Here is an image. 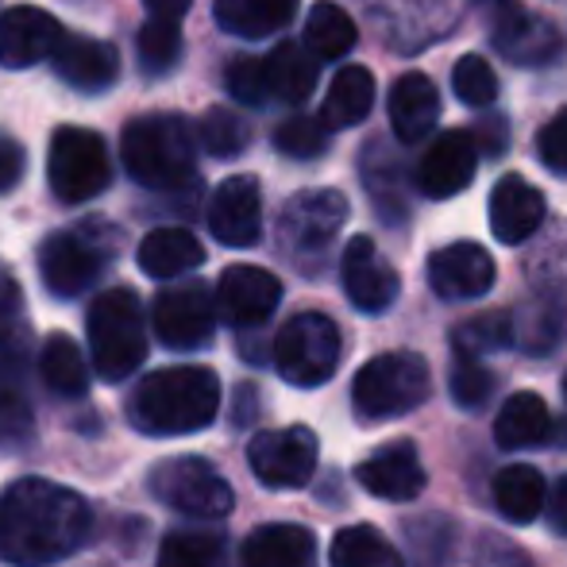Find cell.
<instances>
[{
    "label": "cell",
    "mask_w": 567,
    "mask_h": 567,
    "mask_svg": "<svg viewBox=\"0 0 567 567\" xmlns=\"http://www.w3.org/2000/svg\"><path fill=\"white\" fill-rule=\"evenodd\" d=\"M491 20V43L517 66H545L560 54L564 39L545 16L525 12L517 0H478Z\"/></svg>",
    "instance_id": "13"
},
{
    "label": "cell",
    "mask_w": 567,
    "mask_h": 567,
    "mask_svg": "<svg viewBox=\"0 0 567 567\" xmlns=\"http://www.w3.org/2000/svg\"><path fill=\"white\" fill-rule=\"evenodd\" d=\"M429 286L441 293L444 301H471L483 298L494 286V259L486 247L460 239L441 251L429 255Z\"/></svg>",
    "instance_id": "19"
},
{
    "label": "cell",
    "mask_w": 567,
    "mask_h": 567,
    "mask_svg": "<svg viewBox=\"0 0 567 567\" xmlns=\"http://www.w3.org/2000/svg\"><path fill=\"white\" fill-rule=\"evenodd\" d=\"M12 329H16V313L8 301H0V348H4L8 340H12Z\"/></svg>",
    "instance_id": "48"
},
{
    "label": "cell",
    "mask_w": 567,
    "mask_h": 567,
    "mask_svg": "<svg viewBox=\"0 0 567 567\" xmlns=\"http://www.w3.org/2000/svg\"><path fill=\"white\" fill-rule=\"evenodd\" d=\"M140 47V70L147 78H163L178 66L182 59V28L171 20H147L135 35Z\"/></svg>",
    "instance_id": "35"
},
{
    "label": "cell",
    "mask_w": 567,
    "mask_h": 567,
    "mask_svg": "<svg viewBox=\"0 0 567 567\" xmlns=\"http://www.w3.org/2000/svg\"><path fill=\"white\" fill-rule=\"evenodd\" d=\"M455 355H486V351H502L506 343H514V317L509 313H478L471 321H463L452 332Z\"/></svg>",
    "instance_id": "36"
},
{
    "label": "cell",
    "mask_w": 567,
    "mask_h": 567,
    "mask_svg": "<svg viewBox=\"0 0 567 567\" xmlns=\"http://www.w3.org/2000/svg\"><path fill=\"white\" fill-rule=\"evenodd\" d=\"M494 506L506 522L529 525L533 517L545 514L548 506V486L545 475L529 463H509L494 475Z\"/></svg>",
    "instance_id": "28"
},
{
    "label": "cell",
    "mask_w": 567,
    "mask_h": 567,
    "mask_svg": "<svg viewBox=\"0 0 567 567\" xmlns=\"http://www.w3.org/2000/svg\"><path fill=\"white\" fill-rule=\"evenodd\" d=\"M433 394V371L417 351H386L359 367L351 405L363 421H394L413 413Z\"/></svg>",
    "instance_id": "4"
},
{
    "label": "cell",
    "mask_w": 567,
    "mask_h": 567,
    "mask_svg": "<svg viewBox=\"0 0 567 567\" xmlns=\"http://www.w3.org/2000/svg\"><path fill=\"white\" fill-rule=\"evenodd\" d=\"M151 494H155L163 506L178 509L197 522H217V517L231 514V486L220 478V471L209 460H197V455H174L163 460L151 471Z\"/></svg>",
    "instance_id": "9"
},
{
    "label": "cell",
    "mask_w": 567,
    "mask_h": 567,
    "mask_svg": "<svg viewBox=\"0 0 567 567\" xmlns=\"http://www.w3.org/2000/svg\"><path fill=\"white\" fill-rule=\"evenodd\" d=\"M564 394H567V374H564Z\"/></svg>",
    "instance_id": "49"
},
{
    "label": "cell",
    "mask_w": 567,
    "mask_h": 567,
    "mask_svg": "<svg viewBox=\"0 0 567 567\" xmlns=\"http://www.w3.org/2000/svg\"><path fill=\"white\" fill-rule=\"evenodd\" d=\"M332 567H405L402 553L371 525H351L332 537Z\"/></svg>",
    "instance_id": "33"
},
{
    "label": "cell",
    "mask_w": 567,
    "mask_h": 567,
    "mask_svg": "<svg viewBox=\"0 0 567 567\" xmlns=\"http://www.w3.org/2000/svg\"><path fill=\"white\" fill-rule=\"evenodd\" d=\"M135 259H140L143 275L178 278V275H186V270L202 267L205 247H202V239H197L194 231H186V228H155V231H147V236H143Z\"/></svg>",
    "instance_id": "26"
},
{
    "label": "cell",
    "mask_w": 567,
    "mask_h": 567,
    "mask_svg": "<svg viewBox=\"0 0 567 567\" xmlns=\"http://www.w3.org/2000/svg\"><path fill=\"white\" fill-rule=\"evenodd\" d=\"M262 62H267V85L275 101L301 105V101H309V93L317 90V62L321 59H317L306 43L286 39V43H278Z\"/></svg>",
    "instance_id": "27"
},
{
    "label": "cell",
    "mask_w": 567,
    "mask_h": 567,
    "mask_svg": "<svg viewBox=\"0 0 567 567\" xmlns=\"http://www.w3.org/2000/svg\"><path fill=\"white\" fill-rule=\"evenodd\" d=\"M452 85L467 109H491L498 101V74L483 54H463L452 70Z\"/></svg>",
    "instance_id": "39"
},
{
    "label": "cell",
    "mask_w": 567,
    "mask_h": 567,
    "mask_svg": "<svg viewBox=\"0 0 567 567\" xmlns=\"http://www.w3.org/2000/svg\"><path fill=\"white\" fill-rule=\"evenodd\" d=\"M478 166V143L471 132H441L417 163V189L433 202L455 197L471 186Z\"/></svg>",
    "instance_id": "18"
},
{
    "label": "cell",
    "mask_w": 567,
    "mask_h": 567,
    "mask_svg": "<svg viewBox=\"0 0 567 567\" xmlns=\"http://www.w3.org/2000/svg\"><path fill=\"white\" fill-rule=\"evenodd\" d=\"M23 171H28V155H23V147L12 140V135L0 132V194H8V189L20 186Z\"/></svg>",
    "instance_id": "45"
},
{
    "label": "cell",
    "mask_w": 567,
    "mask_h": 567,
    "mask_svg": "<svg viewBox=\"0 0 567 567\" xmlns=\"http://www.w3.org/2000/svg\"><path fill=\"white\" fill-rule=\"evenodd\" d=\"M47 182L62 205H85L101 197L113 182V158H109L105 140L90 127H54L51 155H47Z\"/></svg>",
    "instance_id": "7"
},
{
    "label": "cell",
    "mask_w": 567,
    "mask_h": 567,
    "mask_svg": "<svg viewBox=\"0 0 567 567\" xmlns=\"http://www.w3.org/2000/svg\"><path fill=\"white\" fill-rule=\"evenodd\" d=\"M298 12V0H217L213 16L228 35L239 39H267L282 31Z\"/></svg>",
    "instance_id": "29"
},
{
    "label": "cell",
    "mask_w": 567,
    "mask_h": 567,
    "mask_svg": "<svg viewBox=\"0 0 567 567\" xmlns=\"http://www.w3.org/2000/svg\"><path fill=\"white\" fill-rule=\"evenodd\" d=\"M449 386H452V398L463 405V410H478V405H483L486 398H491V390H494V374L486 371V367L478 363V359H471V355H455Z\"/></svg>",
    "instance_id": "40"
},
{
    "label": "cell",
    "mask_w": 567,
    "mask_h": 567,
    "mask_svg": "<svg viewBox=\"0 0 567 567\" xmlns=\"http://www.w3.org/2000/svg\"><path fill=\"white\" fill-rule=\"evenodd\" d=\"M116 247L120 239L97 220L51 231L39 244V278L54 298H78L105 275Z\"/></svg>",
    "instance_id": "6"
},
{
    "label": "cell",
    "mask_w": 567,
    "mask_h": 567,
    "mask_svg": "<svg viewBox=\"0 0 567 567\" xmlns=\"http://www.w3.org/2000/svg\"><path fill=\"white\" fill-rule=\"evenodd\" d=\"M31 441V410L8 382H0V452H12Z\"/></svg>",
    "instance_id": "42"
},
{
    "label": "cell",
    "mask_w": 567,
    "mask_h": 567,
    "mask_svg": "<svg viewBox=\"0 0 567 567\" xmlns=\"http://www.w3.org/2000/svg\"><path fill=\"white\" fill-rule=\"evenodd\" d=\"M220 564H225V540L217 533L178 529L163 537L155 567H220Z\"/></svg>",
    "instance_id": "34"
},
{
    "label": "cell",
    "mask_w": 567,
    "mask_h": 567,
    "mask_svg": "<svg viewBox=\"0 0 567 567\" xmlns=\"http://www.w3.org/2000/svg\"><path fill=\"white\" fill-rule=\"evenodd\" d=\"M90 351L105 382H124L147 359V321L132 290L116 286L90 306Z\"/></svg>",
    "instance_id": "5"
},
{
    "label": "cell",
    "mask_w": 567,
    "mask_h": 567,
    "mask_svg": "<svg viewBox=\"0 0 567 567\" xmlns=\"http://www.w3.org/2000/svg\"><path fill=\"white\" fill-rule=\"evenodd\" d=\"M340 278H343V293L359 313H382V309L394 306L398 290H402V278L379 255V247L367 236L348 239L343 247V262H340Z\"/></svg>",
    "instance_id": "16"
},
{
    "label": "cell",
    "mask_w": 567,
    "mask_h": 567,
    "mask_svg": "<svg viewBox=\"0 0 567 567\" xmlns=\"http://www.w3.org/2000/svg\"><path fill=\"white\" fill-rule=\"evenodd\" d=\"M355 478L367 494L386 502H413L425 491V467H421L413 441H394L386 449L371 452L355 467Z\"/></svg>",
    "instance_id": "20"
},
{
    "label": "cell",
    "mask_w": 567,
    "mask_h": 567,
    "mask_svg": "<svg viewBox=\"0 0 567 567\" xmlns=\"http://www.w3.org/2000/svg\"><path fill=\"white\" fill-rule=\"evenodd\" d=\"M197 140L213 158H236L251 143V124H247V116L231 113V109H209L202 116V127H197Z\"/></svg>",
    "instance_id": "37"
},
{
    "label": "cell",
    "mask_w": 567,
    "mask_h": 567,
    "mask_svg": "<svg viewBox=\"0 0 567 567\" xmlns=\"http://www.w3.org/2000/svg\"><path fill=\"white\" fill-rule=\"evenodd\" d=\"M197 132L174 113H151L135 116L124 124L120 135V158L124 171L147 189H171L186 186L197 166Z\"/></svg>",
    "instance_id": "3"
},
{
    "label": "cell",
    "mask_w": 567,
    "mask_h": 567,
    "mask_svg": "<svg viewBox=\"0 0 567 567\" xmlns=\"http://www.w3.org/2000/svg\"><path fill=\"white\" fill-rule=\"evenodd\" d=\"M189 4H194V0H143L151 20H171V23H178L182 16L189 12Z\"/></svg>",
    "instance_id": "47"
},
{
    "label": "cell",
    "mask_w": 567,
    "mask_h": 567,
    "mask_svg": "<svg viewBox=\"0 0 567 567\" xmlns=\"http://www.w3.org/2000/svg\"><path fill=\"white\" fill-rule=\"evenodd\" d=\"M374 105V78L367 66H343L337 78H332L329 93H324L321 105V124L329 132H340V127H355L359 120L371 113Z\"/></svg>",
    "instance_id": "30"
},
{
    "label": "cell",
    "mask_w": 567,
    "mask_h": 567,
    "mask_svg": "<svg viewBox=\"0 0 567 567\" xmlns=\"http://www.w3.org/2000/svg\"><path fill=\"white\" fill-rule=\"evenodd\" d=\"M220 379L209 367H163L140 379L127 398V421L147 436H186L213 425Z\"/></svg>",
    "instance_id": "2"
},
{
    "label": "cell",
    "mask_w": 567,
    "mask_h": 567,
    "mask_svg": "<svg viewBox=\"0 0 567 567\" xmlns=\"http://www.w3.org/2000/svg\"><path fill=\"white\" fill-rule=\"evenodd\" d=\"M66 31L51 12L35 4H16L0 16V66L4 70H28L39 62L54 59Z\"/></svg>",
    "instance_id": "14"
},
{
    "label": "cell",
    "mask_w": 567,
    "mask_h": 567,
    "mask_svg": "<svg viewBox=\"0 0 567 567\" xmlns=\"http://www.w3.org/2000/svg\"><path fill=\"white\" fill-rule=\"evenodd\" d=\"M560 332H564V309L560 306H548V301H540L537 317L529 321V329H522L517 337H522L525 351H553V343L560 340Z\"/></svg>",
    "instance_id": "43"
},
{
    "label": "cell",
    "mask_w": 567,
    "mask_h": 567,
    "mask_svg": "<svg viewBox=\"0 0 567 567\" xmlns=\"http://www.w3.org/2000/svg\"><path fill=\"white\" fill-rule=\"evenodd\" d=\"M537 155L553 174H567V109H560L537 135Z\"/></svg>",
    "instance_id": "44"
},
{
    "label": "cell",
    "mask_w": 567,
    "mask_h": 567,
    "mask_svg": "<svg viewBox=\"0 0 567 567\" xmlns=\"http://www.w3.org/2000/svg\"><path fill=\"white\" fill-rule=\"evenodd\" d=\"M51 62H54V74L78 93H105L120 78L116 47L93 35H66Z\"/></svg>",
    "instance_id": "21"
},
{
    "label": "cell",
    "mask_w": 567,
    "mask_h": 567,
    "mask_svg": "<svg viewBox=\"0 0 567 567\" xmlns=\"http://www.w3.org/2000/svg\"><path fill=\"white\" fill-rule=\"evenodd\" d=\"M39 371L43 382L62 398H82L90 390V371H85V355L66 332L47 337L43 351H39Z\"/></svg>",
    "instance_id": "31"
},
{
    "label": "cell",
    "mask_w": 567,
    "mask_h": 567,
    "mask_svg": "<svg viewBox=\"0 0 567 567\" xmlns=\"http://www.w3.org/2000/svg\"><path fill=\"white\" fill-rule=\"evenodd\" d=\"M275 367L290 386L313 390L337 374L340 367V329L324 313H298L278 329Z\"/></svg>",
    "instance_id": "8"
},
{
    "label": "cell",
    "mask_w": 567,
    "mask_h": 567,
    "mask_svg": "<svg viewBox=\"0 0 567 567\" xmlns=\"http://www.w3.org/2000/svg\"><path fill=\"white\" fill-rule=\"evenodd\" d=\"M545 220V194L522 178L506 174L491 189V231L502 244H525Z\"/></svg>",
    "instance_id": "22"
},
{
    "label": "cell",
    "mask_w": 567,
    "mask_h": 567,
    "mask_svg": "<svg viewBox=\"0 0 567 567\" xmlns=\"http://www.w3.org/2000/svg\"><path fill=\"white\" fill-rule=\"evenodd\" d=\"M343 220H348V197L337 189H301L290 197L278 220V236L282 247L293 259H317L332 239L340 236Z\"/></svg>",
    "instance_id": "12"
},
{
    "label": "cell",
    "mask_w": 567,
    "mask_h": 567,
    "mask_svg": "<svg viewBox=\"0 0 567 567\" xmlns=\"http://www.w3.org/2000/svg\"><path fill=\"white\" fill-rule=\"evenodd\" d=\"M275 147L282 151L286 158H298V163H309V158H321L329 151V127L321 124V116H286L282 124L275 127Z\"/></svg>",
    "instance_id": "38"
},
{
    "label": "cell",
    "mask_w": 567,
    "mask_h": 567,
    "mask_svg": "<svg viewBox=\"0 0 567 567\" xmlns=\"http://www.w3.org/2000/svg\"><path fill=\"white\" fill-rule=\"evenodd\" d=\"M225 85H228V93L239 101V105H251V109L267 105V101H270L267 62H259V59H236V62H228Z\"/></svg>",
    "instance_id": "41"
},
{
    "label": "cell",
    "mask_w": 567,
    "mask_h": 567,
    "mask_svg": "<svg viewBox=\"0 0 567 567\" xmlns=\"http://www.w3.org/2000/svg\"><path fill=\"white\" fill-rule=\"evenodd\" d=\"M545 517H548V525H553V533L567 537V475L553 486V494H548Z\"/></svg>",
    "instance_id": "46"
},
{
    "label": "cell",
    "mask_w": 567,
    "mask_h": 567,
    "mask_svg": "<svg viewBox=\"0 0 567 567\" xmlns=\"http://www.w3.org/2000/svg\"><path fill=\"white\" fill-rule=\"evenodd\" d=\"M217 293H209L205 282L171 286L151 306L155 337L174 351H197L217 332Z\"/></svg>",
    "instance_id": "10"
},
{
    "label": "cell",
    "mask_w": 567,
    "mask_h": 567,
    "mask_svg": "<svg viewBox=\"0 0 567 567\" xmlns=\"http://www.w3.org/2000/svg\"><path fill=\"white\" fill-rule=\"evenodd\" d=\"M386 109H390V127H394L398 140L421 143L436 127V116H441V93H436V85L429 82L425 74L410 70V74H402L394 82Z\"/></svg>",
    "instance_id": "23"
},
{
    "label": "cell",
    "mask_w": 567,
    "mask_h": 567,
    "mask_svg": "<svg viewBox=\"0 0 567 567\" xmlns=\"http://www.w3.org/2000/svg\"><path fill=\"white\" fill-rule=\"evenodd\" d=\"M282 301V282L270 270L236 262L217 282V313L231 329H255L262 324Z\"/></svg>",
    "instance_id": "15"
},
{
    "label": "cell",
    "mask_w": 567,
    "mask_h": 567,
    "mask_svg": "<svg viewBox=\"0 0 567 567\" xmlns=\"http://www.w3.org/2000/svg\"><path fill=\"white\" fill-rule=\"evenodd\" d=\"M317 433L306 425L290 429H270L259 433L247 444V463H251L255 478L262 486H275V491H293V486H306L317 471Z\"/></svg>",
    "instance_id": "11"
},
{
    "label": "cell",
    "mask_w": 567,
    "mask_h": 567,
    "mask_svg": "<svg viewBox=\"0 0 567 567\" xmlns=\"http://www.w3.org/2000/svg\"><path fill=\"white\" fill-rule=\"evenodd\" d=\"M553 433V413H548L545 398L533 394V390H517L502 402L498 417H494V441L502 449H533V444H545Z\"/></svg>",
    "instance_id": "25"
},
{
    "label": "cell",
    "mask_w": 567,
    "mask_h": 567,
    "mask_svg": "<svg viewBox=\"0 0 567 567\" xmlns=\"http://www.w3.org/2000/svg\"><path fill=\"white\" fill-rule=\"evenodd\" d=\"M359 31H355V20L343 12L340 4L332 0H317L309 8V20H306V47L317 54L321 62H337L343 54L355 47Z\"/></svg>",
    "instance_id": "32"
},
{
    "label": "cell",
    "mask_w": 567,
    "mask_h": 567,
    "mask_svg": "<svg viewBox=\"0 0 567 567\" xmlns=\"http://www.w3.org/2000/svg\"><path fill=\"white\" fill-rule=\"evenodd\" d=\"M93 509L51 478H16L0 498V556L12 567H51L90 540Z\"/></svg>",
    "instance_id": "1"
},
{
    "label": "cell",
    "mask_w": 567,
    "mask_h": 567,
    "mask_svg": "<svg viewBox=\"0 0 567 567\" xmlns=\"http://www.w3.org/2000/svg\"><path fill=\"white\" fill-rule=\"evenodd\" d=\"M209 231L225 247H251L262 236V189L251 174H231L213 189Z\"/></svg>",
    "instance_id": "17"
},
{
    "label": "cell",
    "mask_w": 567,
    "mask_h": 567,
    "mask_svg": "<svg viewBox=\"0 0 567 567\" xmlns=\"http://www.w3.org/2000/svg\"><path fill=\"white\" fill-rule=\"evenodd\" d=\"M244 567H317V540L301 525H262L239 548Z\"/></svg>",
    "instance_id": "24"
}]
</instances>
